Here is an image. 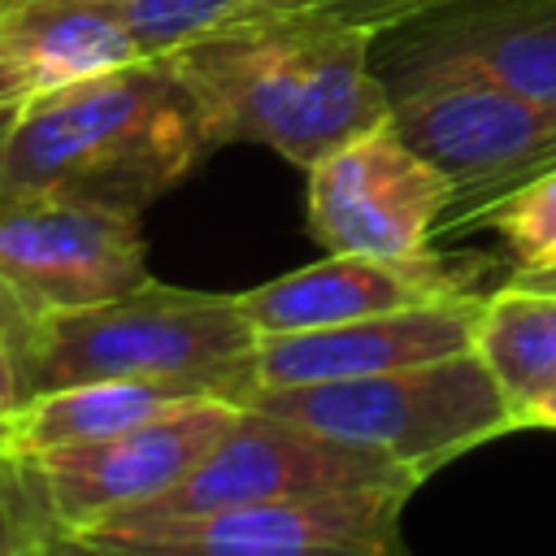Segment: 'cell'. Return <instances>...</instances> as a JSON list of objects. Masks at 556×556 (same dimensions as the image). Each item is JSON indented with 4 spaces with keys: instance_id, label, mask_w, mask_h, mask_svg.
I'll return each instance as SVG.
<instances>
[{
    "instance_id": "8fae6325",
    "label": "cell",
    "mask_w": 556,
    "mask_h": 556,
    "mask_svg": "<svg viewBox=\"0 0 556 556\" xmlns=\"http://www.w3.org/2000/svg\"><path fill=\"white\" fill-rule=\"evenodd\" d=\"M413 491L313 495L156 534H96L117 556H413L404 504Z\"/></svg>"
},
{
    "instance_id": "5bb4252c",
    "label": "cell",
    "mask_w": 556,
    "mask_h": 556,
    "mask_svg": "<svg viewBox=\"0 0 556 556\" xmlns=\"http://www.w3.org/2000/svg\"><path fill=\"white\" fill-rule=\"evenodd\" d=\"M0 61L30 100L122 70L139 48L104 0H0Z\"/></svg>"
},
{
    "instance_id": "30bf717a",
    "label": "cell",
    "mask_w": 556,
    "mask_h": 556,
    "mask_svg": "<svg viewBox=\"0 0 556 556\" xmlns=\"http://www.w3.org/2000/svg\"><path fill=\"white\" fill-rule=\"evenodd\" d=\"M504 278L491 256L478 252H426V256H352L326 252L313 265L278 274L252 291H239V308L256 334H291L317 326H343L356 317L443 304L460 295L491 291Z\"/></svg>"
},
{
    "instance_id": "9c48e42d",
    "label": "cell",
    "mask_w": 556,
    "mask_h": 556,
    "mask_svg": "<svg viewBox=\"0 0 556 556\" xmlns=\"http://www.w3.org/2000/svg\"><path fill=\"white\" fill-rule=\"evenodd\" d=\"M243 404L200 395L104 443L65 447L48 456H13L39 500L70 526L91 530L126 508H139L178 486L239 421Z\"/></svg>"
},
{
    "instance_id": "9a60e30c",
    "label": "cell",
    "mask_w": 556,
    "mask_h": 556,
    "mask_svg": "<svg viewBox=\"0 0 556 556\" xmlns=\"http://www.w3.org/2000/svg\"><path fill=\"white\" fill-rule=\"evenodd\" d=\"M187 400H200V395H182V391L152 387V382H122V378L35 391L4 421L0 456H48V452H65V447L104 443V439H113L130 426H143Z\"/></svg>"
},
{
    "instance_id": "e0dca14e",
    "label": "cell",
    "mask_w": 556,
    "mask_h": 556,
    "mask_svg": "<svg viewBox=\"0 0 556 556\" xmlns=\"http://www.w3.org/2000/svg\"><path fill=\"white\" fill-rule=\"evenodd\" d=\"M469 230H495L513 278L556 274V165L486 204Z\"/></svg>"
},
{
    "instance_id": "6da1fadb",
    "label": "cell",
    "mask_w": 556,
    "mask_h": 556,
    "mask_svg": "<svg viewBox=\"0 0 556 556\" xmlns=\"http://www.w3.org/2000/svg\"><path fill=\"white\" fill-rule=\"evenodd\" d=\"M213 143H261L308 169L391 117L374 35L308 9H248L169 52Z\"/></svg>"
},
{
    "instance_id": "8992f818",
    "label": "cell",
    "mask_w": 556,
    "mask_h": 556,
    "mask_svg": "<svg viewBox=\"0 0 556 556\" xmlns=\"http://www.w3.org/2000/svg\"><path fill=\"white\" fill-rule=\"evenodd\" d=\"M382 83L400 135L456 187L439 235L469 230L486 204L556 165V104L530 100L469 65H421Z\"/></svg>"
},
{
    "instance_id": "ba28073f",
    "label": "cell",
    "mask_w": 556,
    "mask_h": 556,
    "mask_svg": "<svg viewBox=\"0 0 556 556\" xmlns=\"http://www.w3.org/2000/svg\"><path fill=\"white\" fill-rule=\"evenodd\" d=\"M304 226L326 252L426 256L452 213V178L387 117L330 148L308 169Z\"/></svg>"
},
{
    "instance_id": "ac0fdd59",
    "label": "cell",
    "mask_w": 556,
    "mask_h": 556,
    "mask_svg": "<svg viewBox=\"0 0 556 556\" xmlns=\"http://www.w3.org/2000/svg\"><path fill=\"white\" fill-rule=\"evenodd\" d=\"M104 4L126 22L139 56H169L195 35H208L230 17L256 9L261 0H104Z\"/></svg>"
},
{
    "instance_id": "277c9868",
    "label": "cell",
    "mask_w": 556,
    "mask_h": 556,
    "mask_svg": "<svg viewBox=\"0 0 556 556\" xmlns=\"http://www.w3.org/2000/svg\"><path fill=\"white\" fill-rule=\"evenodd\" d=\"M248 404L339 443L378 452L413 469L421 482L447 460L517 430L504 391L473 356V348L374 378L261 387L248 395Z\"/></svg>"
},
{
    "instance_id": "4fadbf2b",
    "label": "cell",
    "mask_w": 556,
    "mask_h": 556,
    "mask_svg": "<svg viewBox=\"0 0 556 556\" xmlns=\"http://www.w3.org/2000/svg\"><path fill=\"white\" fill-rule=\"evenodd\" d=\"M482 295L486 291L443 300V304L356 317L343 326L261 334V356H256L261 387L348 382V378L395 374V369H413V365H430V361L469 352Z\"/></svg>"
},
{
    "instance_id": "7a4b0ae2",
    "label": "cell",
    "mask_w": 556,
    "mask_h": 556,
    "mask_svg": "<svg viewBox=\"0 0 556 556\" xmlns=\"http://www.w3.org/2000/svg\"><path fill=\"white\" fill-rule=\"evenodd\" d=\"M213 148L204 113L169 56H139L22 100L0 148V191L143 213Z\"/></svg>"
},
{
    "instance_id": "484cf974",
    "label": "cell",
    "mask_w": 556,
    "mask_h": 556,
    "mask_svg": "<svg viewBox=\"0 0 556 556\" xmlns=\"http://www.w3.org/2000/svg\"><path fill=\"white\" fill-rule=\"evenodd\" d=\"M513 278V274H508ZM521 282H534V287H552L556 291V274H539V278H521Z\"/></svg>"
},
{
    "instance_id": "603a6c76",
    "label": "cell",
    "mask_w": 556,
    "mask_h": 556,
    "mask_svg": "<svg viewBox=\"0 0 556 556\" xmlns=\"http://www.w3.org/2000/svg\"><path fill=\"white\" fill-rule=\"evenodd\" d=\"M26 96H22V87H17V78L9 74V65L0 61V109H13V104H22Z\"/></svg>"
},
{
    "instance_id": "cb8c5ba5",
    "label": "cell",
    "mask_w": 556,
    "mask_h": 556,
    "mask_svg": "<svg viewBox=\"0 0 556 556\" xmlns=\"http://www.w3.org/2000/svg\"><path fill=\"white\" fill-rule=\"evenodd\" d=\"M526 430H556V395L547 404H539L530 417H526Z\"/></svg>"
},
{
    "instance_id": "ffe728a7",
    "label": "cell",
    "mask_w": 556,
    "mask_h": 556,
    "mask_svg": "<svg viewBox=\"0 0 556 556\" xmlns=\"http://www.w3.org/2000/svg\"><path fill=\"white\" fill-rule=\"evenodd\" d=\"M447 4H456V0H261L256 9H308V13L339 17L348 26H361L369 35H382L408 17H421V13H434Z\"/></svg>"
},
{
    "instance_id": "d4e9b609",
    "label": "cell",
    "mask_w": 556,
    "mask_h": 556,
    "mask_svg": "<svg viewBox=\"0 0 556 556\" xmlns=\"http://www.w3.org/2000/svg\"><path fill=\"white\" fill-rule=\"evenodd\" d=\"M17 109V104H13ZM13 109H0V148H4V135H9V126H13Z\"/></svg>"
},
{
    "instance_id": "7402d4cb",
    "label": "cell",
    "mask_w": 556,
    "mask_h": 556,
    "mask_svg": "<svg viewBox=\"0 0 556 556\" xmlns=\"http://www.w3.org/2000/svg\"><path fill=\"white\" fill-rule=\"evenodd\" d=\"M0 556H17V521H13V504H9L4 473H0Z\"/></svg>"
},
{
    "instance_id": "52a82bcc",
    "label": "cell",
    "mask_w": 556,
    "mask_h": 556,
    "mask_svg": "<svg viewBox=\"0 0 556 556\" xmlns=\"http://www.w3.org/2000/svg\"><path fill=\"white\" fill-rule=\"evenodd\" d=\"M139 217L43 191H0V291L39 321L143 287L152 274Z\"/></svg>"
},
{
    "instance_id": "7c38bea8",
    "label": "cell",
    "mask_w": 556,
    "mask_h": 556,
    "mask_svg": "<svg viewBox=\"0 0 556 556\" xmlns=\"http://www.w3.org/2000/svg\"><path fill=\"white\" fill-rule=\"evenodd\" d=\"M421 65H469L556 104V0H456L374 35L378 78Z\"/></svg>"
},
{
    "instance_id": "5b68a950",
    "label": "cell",
    "mask_w": 556,
    "mask_h": 556,
    "mask_svg": "<svg viewBox=\"0 0 556 556\" xmlns=\"http://www.w3.org/2000/svg\"><path fill=\"white\" fill-rule=\"evenodd\" d=\"M421 478L378 452L339 443L287 417L243 404L239 421L222 443L165 495L126 508L87 534H156L208 517H230L248 508L343 495V491H417Z\"/></svg>"
},
{
    "instance_id": "44dd1931",
    "label": "cell",
    "mask_w": 556,
    "mask_h": 556,
    "mask_svg": "<svg viewBox=\"0 0 556 556\" xmlns=\"http://www.w3.org/2000/svg\"><path fill=\"white\" fill-rule=\"evenodd\" d=\"M35 326L4 291H0V430L26 400V352L35 339Z\"/></svg>"
},
{
    "instance_id": "2e32d148",
    "label": "cell",
    "mask_w": 556,
    "mask_h": 556,
    "mask_svg": "<svg viewBox=\"0 0 556 556\" xmlns=\"http://www.w3.org/2000/svg\"><path fill=\"white\" fill-rule=\"evenodd\" d=\"M469 348L526 430V417L556 395V291L504 274L478 304Z\"/></svg>"
},
{
    "instance_id": "d6986e66",
    "label": "cell",
    "mask_w": 556,
    "mask_h": 556,
    "mask_svg": "<svg viewBox=\"0 0 556 556\" xmlns=\"http://www.w3.org/2000/svg\"><path fill=\"white\" fill-rule=\"evenodd\" d=\"M0 473L9 486V504H13V521H17V556H117L104 539L61 521L39 491L30 486L26 469L13 456H0Z\"/></svg>"
},
{
    "instance_id": "3957f363",
    "label": "cell",
    "mask_w": 556,
    "mask_h": 556,
    "mask_svg": "<svg viewBox=\"0 0 556 556\" xmlns=\"http://www.w3.org/2000/svg\"><path fill=\"white\" fill-rule=\"evenodd\" d=\"M256 356L261 334L239 308V291H187L148 278L126 295L39 317L26 352V395L122 378L248 404L261 387Z\"/></svg>"
}]
</instances>
